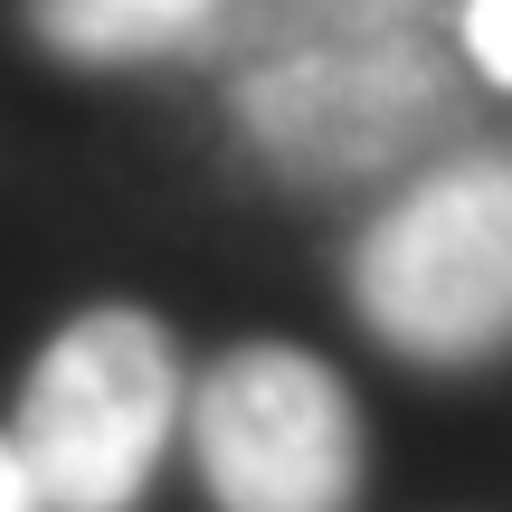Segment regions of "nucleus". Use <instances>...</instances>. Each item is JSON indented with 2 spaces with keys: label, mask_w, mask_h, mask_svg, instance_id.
<instances>
[{
  "label": "nucleus",
  "mask_w": 512,
  "mask_h": 512,
  "mask_svg": "<svg viewBox=\"0 0 512 512\" xmlns=\"http://www.w3.org/2000/svg\"><path fill=\"white\" fill-rule=\"evenodd\" d=\"M351 304L399 361L475 370L512 351V152L427 162L351 247Z\"/></svg>",
  "instance_id": "nucleus-2"
},
{
  "label": "nucleus",
  "mask_w": 512,
  "mask_h": 512,
  "mask_svg": "<svg viewBox=\"0 0 512 512\" xmlns=\"http://www.w3.org/2000/svg\"><path fill=\"white\" fill-rule=\"evenodd\" d=\"M228 0H29V29L76 67H133V57H171L209 38Z\"/></svg>",
  "instance_id": "nucleus-5"
},
{
  "label": "nucleus",
  "mask_w": 512,
  "mask_h": 512,
  "mask_svg": "<svg viewBox=\"0 0 512 512\" xmlns=\"http://www.w3.org/2000/svg\"><path fill=\"white\" fill-rule=\"evenodd\" d=\"M0 512H38V494H29V465H19V446L0 437Z\"/></svg>",
  "instance_id": "nucleus-7"
},
{
  "label": "nucleus",
  "mask_w": 512,
  "mask_h": 512,
  "mask_svg": "<svg viewBox=\"0 0 512 512\" xmlns=\"http://www.w3.org/2000/svg\"><path fill=\"white\" fill-rule=\"evenodd\" d=\"M181 418L171 332L133 304H95L38 351L19 389V465L38 512H133Z\"/></svg>",
  "instance_id": "nucleus-3"
},
{
  "label": "nucleus",
  "mask_w": 512,
  "mask_h": 512,
  "mask_svg": "<svg viewBox=\"0 0 512 512\" xmlns=\"http://www.w3.org/2000/svg\"><path fill=\"white\" fill-rule=\"evenodd\" d=\"M190 446L219 512H351L361 503V418L313 351L238 342L190 389Z\"/></svg>",
  "instance_id": "nucleus-4"
},
{
  "label": "nucleus",
  "mask_w": 512,
  "mask_h": 512,
  "mask_svg": "<svg viewBox=\"0 0 512 512\" xmlns=\"http://www.w3.org/2000/svg\"><path fill=\"white\" fill-rule=\"evenodd\" d=\"M465 57H475L494 86H512V0H475V10H465Z\"/></svg>",
  "instance_id": "nucleus-6"
},
{
  "label": "nucleus",
  "mask_w": 512,
  "mask_h": 512,
  "mask_svg": "<svg viewBox=\"0 0 512 512\" xmlns=\"http://www.w3.org/2000/svg\"><path fill=\"white\" fill-rule=\"evenodd\" d=\"M238 124L285 181H380L456 124V57L408 0H247Z\"/></svg>",
  "instance_id": "nucleus-1"
}]
</instances>
